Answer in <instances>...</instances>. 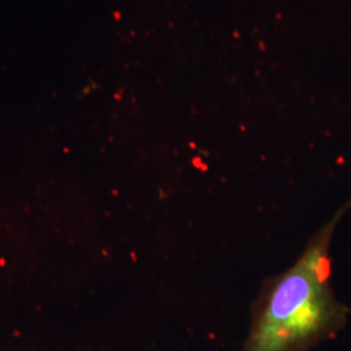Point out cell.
Listing matches in <instances>:
<instances>
[{
  "label": "cell",
  "instance_id": "6da1fadb",
  "mask_svg": "<svg viewBox=\"0 0 351 351\" xmlns=\"http://www.w3.org/2000/svg\"><path fill=\"white\" fill-rule=\"evenodd\" d=\"M350 208L351 197L291 267L264 281L241 351H310L346 326L350 310L332 288L330 245Z\"/></svg>",
  "mask_w": 351,
  "mask_h": 351
}]
</instances>
